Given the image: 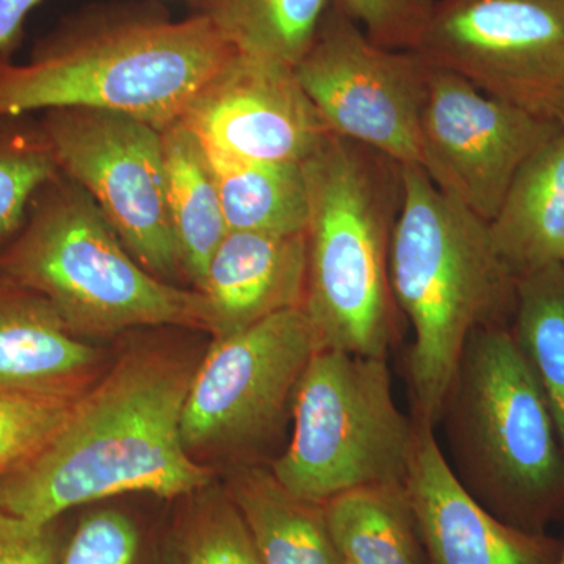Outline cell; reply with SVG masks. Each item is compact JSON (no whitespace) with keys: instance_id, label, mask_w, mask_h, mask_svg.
I'll list each match as a JSON object with an SVG mask.
<instances>
[{"instance_id":"cell-26","label":"cell","mask_w":564,"mask_h":564,"mask_svg":"<svg viewBox=\"0 0 564 564\" xmlns=\"http://www.w3.org/2000/svg\"><path fill=\"white\" fill-rule=\"evenodd\" d=\"M85 391L0 392V477L51 443Z\"/></svg>"},{"instance_id":"cell-24","label":"cell","mask_w":564,"mask_h":564,"mask_svg":"<svg viewBox=\"0 0 564 564\" xmlns=\"http://www.w3.org/2000/svg\"><path fill=\"white\" fill-rule=\"evenodd\" d=\"M159 552V564H263L225 488L187 496Z\"/></svg>"},{"instance_id":"cell-31","label":"cell","mask_w":564,"mask_h":564,"mask_svg":"<svg viewBox=\"0 0 564 564\" xmlns=\"http://www.w3.org/2000/svg\"><path fill=\"white\" fill-rule=\"evenodd\" d=\"M563 541V547H562V555H560L558 564H564V540Z\"/></svg>"},{"instance_id":"cell-13","label":"cell","mask_w":564,"mask_h":564,"mask_svg":"<svg viewBox=\"0 0 564 564\" xmlns=\"http://www.w3.org/2000/svg\"><path fill=\"white\" fill-rule=\"evenodd\" d=\"M181 122L206 147L245 161L304 163L334 135L293 66L236 51Z\"/></svg>"},{"instance_id":"cell-3","label":"cell","mask_w":564,"mask_h":564,"mask_svg":"<svg viewBox=\"0 0 564 564\" xmlns=\"http://www.w3.org/2000/svg\"><path fill=\"white\" fill-rule=\"evenodd\" d=\"M234 50L193 14L169 21L129 14L77 24L36 47L31 61H0V118L95 109L128 115L158 131L180 122Z\"/></svg>"},{"instance_id":"cell-1","label":"cell","mask_w":564,"mask_h":564,"mask_svg":"<svg viewBox=\"0 0 564 564\" xmlns=\"http://www.w3.org/2000/svg\"><path fill=\"white\" fill-rule=\"evenodd\" d=\"M196 364L165 350H133L91 389L31 462L0 477V510L33 525L73 508L129 492L184 499L210 485V470L182 441Z\"/></svg>"},{"instance_id":"cell-25","label":"cell","mask_w":564,"mask_h":564,"mask_svg":"<svg viewBox=\"0 0 564 564\" xmlns=\"http://www.w3.org/2000/svg\"><path fill=\"white\" fill-rule=\"evenodd\" d=\"M58 173L40 124H28L24 117L0 118V252L21 231L41 188Z\"/></svg>"},{"instance_id":"cell-12","label":"cell","mask_w":564,"mask_h":564,"mask_svg":"<svg viewBox=\"0 0 564 564\" xmlns=\"http://www.w3.org/2000/svg\"><path fill=\"white\" fill-rule=\"evenodd\" d=\"M563 128L432 66L421 169L445 195L489 223L521 166Z\"/></svg>"},{"instance_id":"cell-10","label":"cell","mask_w":564,"mask_h":564,"mask_svg":"<svg viewBox=\"0 0 564 564\" xmlns=\"http://www.w3.org/2000/svg\"><path fill=\"white\" fill-rule=\"evenodd\" d=\"M414 52L564 126V0H433Z\"/></svg>"},{"instance_id":"cell-22","label":"cell","mask_w":564,"mask_h":564,"mask_svg":"<svg viewBox=\"0 0 564 564\" xmlns=\"http://www.w3.org/2000/svg\"><path fill=\"white\" fill-rule=\"evenodd\" d=\"M336 0H192L234 51L295 68Z\"/></svg>"},{"instance_id":"cell-6","label":"cell","mask_w":564,"mask_h":564,"mask_svg":"<svg viewBox=\"0 0 564 564\" xmlns=\"http://www.w3.org/2000/svg\"><path fill=\"white\" fill-rule=\"evenodd\" d=\"M0 274L46 300L80 337L139 326L212 332L206 295L144 269L90 196L61 173L41 188L21 231L0 252Z\"/></svg>"},{"instance_id":"cell-7","label":"cell","mask_w":564,"mask_h":564,"mask_svg":"<svg viewBox=\"0 0 564 564\" xmlns=\"http://www.w3.org/2000/svg\"><path fill=\"white\" fill-rule=\"evenodd\" d=\"M292 421L291 443L270 469L293 496L325 505L364 486L406 481L415 422L395 402L388 358L315 351Z\"/></svg>"},{"instance_id":"cell-14","label":"cell","mask_w":564,"mask_h":564,"mask_svg":"<svg viewBox=\"0 0 564 564\" xmlns=\"http://www.w3.org/2000/svg\"><path fill=\"white\" fill-rule=\"evenodd\" d=\"M414 422L404 485L429 564H558L562 540L516 529L486 510L456 477L436 426Z\"/></svg>"},{"instance_id":"cell-15","label":"cell","mask_w":564,"mask_h":564,"mask_svg":"<svg viewBox=\"0 0 564 564\" xmlns=\"http://www.w3.org/2000/svg\"><path fill=\"white\" fill-rule=\"evenodd\" d=\"M306 270V232L226 234L202 289L210 306L212 339L303 307Z\"/></svg>"},{"instance_id":"cell-5","label":"cell","mask_w":564,"mask_h":564,"mask_svg":"<svg viewBox=\"0 0 564 564\" xmlns=\"http://www.w3.org/2000/svg\"><path fill=\"white\" fill-rule=\"evenodd\" d=\"M437 425L448 464L486 510L532 533L563 521L562 444L511 325L470 334Z\"/></svg>"},{"instance_id":"cell-20","label":"cell","mask_w":564,"mask_h":564,"mask_svg":"<svg viewBox=\"0 0 564 564\" xmlns=\"http://www.w3.org/2000/svg\"><path fill=\"white\" fill-rule=\"evenodd\" d=\"M203 147L229 231L306 232L310 191L303 163L245 161Z\"/></svg>"},{"instance_id":"cell-27","label":"cell","mask_w":564,"mask_h":564,"mask_svg":"<svg viewBox=\"0 0 564 564\" xmlns=\"http://www.w3.org/2000/svg\"><path fill=\"white\" fill-rule=\"evenodd\" d=\"M58 564H159L139 524L111 508L85 516L63 545Z\"/></svg>"},{"instance_id":"cell-4","label":"cell","mask_w":564,"mask_h":564,"mask_svg":"<svg viewBox=\"0 0 564 564\" xmlns=\"http://www.w3.org/2000/svg\"><path fill=\"white\" fill-rule=\"evenodd\" d=\"M303 166L310 191L303 310L318 350L388 358L399 329L389 259L402 165L332 135Z\"/></svg>"},{"instance_id":"cell-30","label":"cell","mask_w":564,"mask_h":564,"mask_svg":"<svg viewBox=\"0 0 564 564\" xmlns=\"http://www.w3.org/2000/svg\"><path fill=\"white\" fill-rule=\"evenodd\" d=\"M40 0H0V52L10 46L22 22Z\"/></svg>"},{"instance_id":"cell-28","label":"cell","mask_w":564,"mask_h":564,"mask_svg":"<svg viewBox=\"0 0 564 564\" xmlns=\"http://www.w3.org/2000/svg\"><path fill=\"white\" fill-rule=\"evenodd\" d=\"M373 43L388 50L415 51L433 0H337Z\"/></svg>"},{"instance_id":"cell-32","label":"cell","mask_w":564,"mask_h":564,"mask_svg":"<svg viewBox=\"0 0 564 564\" xmlns=\"http://www.w3.org/2000/svg\"><path fill=\"white\" fill-rule=\"evenodd\" d=\"M562 262L564 263V256H563V261Z\"/></svg>"},{"instance_id":"cell-17","label":"cell","mask_w":564,"mask_h":564,"mask_svg":"<svg viewBox=\"0 0 564 564\" xmlns=\"http://www.w3.org/2000/svg\"><path fill=\"white\" fill-rule=\"evenodd\" d=\"M488 225L516 278L563 261L564 128L521 166Z\"/></svg>"},{"instance_id":"cell-33","label":"cell","mask_w":564,"mask_h":564,"mask_svg":"<svg viewBox=\"0 0 564 564\" xmlns=\"http://www.w3.org/2000/svg\"><path fill=\"white\" fill-rule=\"evenodd\" d=\"M345 564H350V563L345 562Z\"/></svg>"},{"instance_id":"cell-23","label":"cell","mask_w":564,"mask_h":564,"mask_svg":"<svg viewBox=\"0 0 564 564\" xmlns=\"http://www.w3.org/2000/svg\"><path fill=\"white\" fill-rule=\"evenodd\" d=\"M511 332L544 393L564 454V263L518 278Z\"/></svg>"},{"instance_id":"cell-16","label":"cell","mask_w":564,"mask_h":564,"mask_svg":"<svg viewBox=\"0 0 564 564\" xmlns=\"http://www.w3.org/2000/svg\"><path fill=\"white\" fill-rule=\"evenodd\" d=\"M99 359L46 300L0 274V392H82Z\"/></svg>"},{"instance_id":"cell-11","label":"cell","mask_w":564,"mask_h":564,"mask_svg":"<svg viewBox=\"0 0 564 564\" xmlns=\"http://www.w3.org/2000/svg\"><path fill=\"white\" fill-rule=\"evenodd\" d=\"M295 73L334 135L421 166L432 66L417 52L373 43L336 0Z\"/></svg>"},{"instance_id":"cell-21","label":"cell","mask_w":564,"mask_h":564,"mask_svg":"<svg viewBox=\"0 0 564 564\" xmlns=\"http://www.w3.org/2000/svg\"><path fill=\"white\" fill-rule=\"evenodd\" d=\"M329 532L350 564H429L406 485L352 489L323 505Z\"/></svg>"},{"instance_id":"cell-9","label":"cell","mask_w":564,"mask_h":564,"mask_svg":"<svg viewBox=\"0 0 564 564\" xmlns=\"http://www.w3.org/2000/svg\"><path fill=\"white\" fill-rule=\"evenodd\" d=\"M43 113L40 128L58 172L90 196L133 258L163 281L184 274L166 203L161 131L113 111Z\"/></svg>"},{"instance_id":"cell-29","label":"cell","mask_w":564,"mask_h":564,"mask_svg":"<svg viewBox=\"0 0 564 564\" xmlns=\"http://www.w3.org/2000/svg\"><path fill=\"white\" fill-rule=\"evenodd\" d=\"M61 554L55 522L33 525L0 510V564H58Z\"/></svg>"},{"instance_id":"cell-2","label":"cell","mask_w":564,"mask_h":564,"mask_svg":"<svg viewBox=\"0 0 564 564\" xmlns=\"http://www.w3.org/2000/svg\"><path fill=\"white\" fill-rule=\"evenodd\" d=\"M402 174L389 273L413 328V417L437 426L470 334L511 325L518 278L494 247L488 221L440 191L421 166L403 165Z\"/></svg>"},{"instance_id":"cell-8","label":"cell","mask_w":564,"mask_h":564,"mask_svg":"<svg viewBox=\"0 0 564 564\" xmlns=\"http://www.w3.org/2000/svg\"><path fill=\"white\" fill-rule=\"evenodd\" d=\"M317 350L303 307L215 337L196 364L182 411L188 454H251L269 443L292 415L296 388Z\"/></svg>"},{"instance_id":"cell-19","label":"cell","mask_w":564,"mask_h":564,"mask_svg":"<svg viewBox=\"0 0 564 564\" xmlns=\"http://www.w3.org/2000/svg\"><path fill=\"white\" fill-rule=\"evenodd\" d=\"M166 203L182 273L202 291L228 223L202 141L182 122L163 129Z\"/></svg>"},{"instance_id":"cell-18","label":"cell","mask_w":564,"mask_h":564,"mask_svg":"<svg viewBox=\"0 0 564 564\" xmlns=\"http://www.w3.org/2000/svg\"><path fill=\"white\" fill-rule=\"evenodd\" d=\"M263 564H345L323 505L289 492L261 464H239L225 486Z\"/></svg>"}]
</instances>
